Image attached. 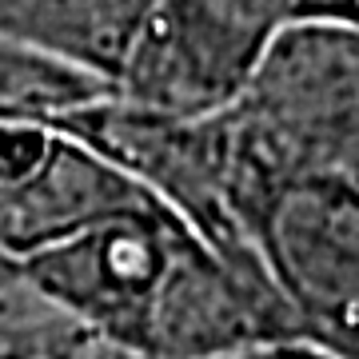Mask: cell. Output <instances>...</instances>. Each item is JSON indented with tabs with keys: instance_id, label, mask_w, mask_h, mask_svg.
I'll return each mask as SVG.
<instances>
[{
	"instance_id": "8992f818",
	"label": "cell",
	"mask_w": 359,
	"mask_h": 359,
	"mask_svg": "<svg viewBox=\"0 0 359 359\" xmlns=\"http://www.w3.org/2000/svg\"><path fill=\"white\" fill-rule=\"evenodd\" d=\"M148 4L132 0H0V40L76 68L112 92Z\"/></svg>"
},
{
	"instance_id": "ba28073f",
	"label": "cell",
	"mask_w": 359,
	"mask_h": 359,
	"mask_svg": "<svg viewBox=\"0 0 359 359\" xmlns=\"http://www.w3.org/2000/svg\"><path fill=\"white\" fill-rule=\"evenodd\" d=\"M96 339L65 311L28 292L25 280L0 295V359H92Z\"/></svg>"
},
{
	"instance_id": "6da1fadb",
	"label": "cell",
	"mask_w": 359,
	"mask_h": 359,
	"mask_svg": "<svg viewBox=\"0 0 359 359\" xmlns=\"http://www.w3.org/2000/svg\"><path fill=\"white\" fill-rule=\"evenodd\" d=\"M224 124L268 172L359 184V25L335 4H295Z\"/></svg>"
},
{
	"instance_id": "5b68a950",
	"label": "cell",
	"mask_w": 359,
	"mask_h": 359,
	"mask_svg": "<svg viewBox=\"0 0 359 359\" xmlns=\"http://www.w3.org/2000/svg\"><path fill=\"white\" fill-rule=\"evenodd\" d=\"M144 204H152V196L140 184L56 132L48 160L36 172L0 184V256L28 264Z\"/></svg>"
},
{
	"instance_id": "7a4b0ae2",
	"label": "cell",
	"mask_w": 359,
	"mask_h": 359,
	"mask_svg": "<svg viewBox=\"0 0 359 359\" xmlns=\"http://www.w3.org/2000/svg\"><path fill=\"white\" fill-rule=\"evenodd\" d=\"M228 200L280 299L327 359H359V184L283 176L228 136Z\"/></svg>"
},
{
	"instance_id": "3957f363",
	"label": "cell",
	"mask_w": 359,
	"mask_h": 359,
	"mask_svg": "<svg viewBox=\"0 0 359 359\" xmlns=\"http://www.w3.org/2000/svg\"><path fill=\"white\" fill-rule=\"evenodd\" d=\"M52 128L140 184L228 268L244 276H268L228 200L231 152L224 112L212 120H168L108 96L65 116Z\"/></svg>"
},
{
	"instance_id": "8fae6325",
	"label": "cell",
	"mask_w": 359,
	"mask_h": 359,
	"mask_svg": "<svg viewBox=\"0 0 359 359\" xmlns=\"http://www.w3.org/2000/svg\"><path fill=\"white\" fill-rule=\"evenodd\" d=\"M92 359H132V355H124V351H112V347L96 344V355H92Z\"/></svg>"
},
{
	"instance_id": "7c38bea8",
	"label": "cell",
	"mask_w": 359,
	"mask_h": 359,
	"mask_svg": "<svg viewBox=\"0 0 359 359\" xmlns=\"http://www.w3.org/2000/svg\"><path fill=\"white\" fill-rule=\"evenodd\" d=\"M339 8V16H347L351 25H359V4H335Z\"/></svg>"
},
{
	"instance_id": "9c48e42d",
	"label": "cell",
	"mask_w": 359,
	"mask_h": 359,
	"mask_svg": "<svg viewBox=\"0 0 359 359\" xmlns=\"http://www.w3.org/2000/svg\"><path fill=\"white\" fill-rule=\"evenodd\" d=\"M244 359H327L323 351H316V347L308 344H283V347H264V351H252V355Z\"/></svg>"
},
{
	"instance_id": "52a82bcc",
	"label": "cell",
	"mask_w": 359,
	"mask_h": 359,
	"mask_svg": "<svg viewBox=\"0 0 359 359\" xmlns=\"http://www.w3.org/2000/svg\"><path fill=\"white\" fill-rule=\"evenodd\" d=\"M112 92L76 68L0 40V124H60L65 116L108 100Z\"/></svg>"
},
{
	"instance_id": "277c9868",
	"label": "cell",
	"mask_w": 359,
	"mask_h": 359,
	"mask_svg": "<svg viewBox=\"0 0 359 359\" xmlns=\"http://www.w3.org/2000/svg\"><path fill=\"white\" fill-rule=\"evenodd\" d=\"M295 4H148L112 100L168 120H212L236 108Z\"/></svg>"
},
{
	"instance_id": "30bf717a",
	"label": "cell",
	"mask_w": 359,
	"mask_h": 359,
	"mask_svg": "<svg viewBox=\"0 0 359 359\" xmlns=\"http://www.w3.org/2000/svg\"><path fill=\"white\" fill-rule=\"evenodd\" d=\"M16 283H20V264H13V259H4V256H0V295H4V292H13Z\"/></svg>"
}]
</instances>
